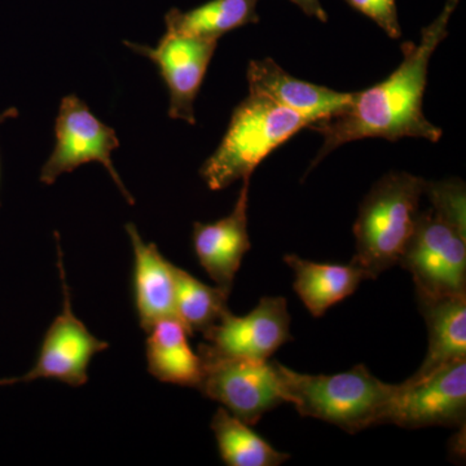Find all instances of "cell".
<instances>
[{
	"instance_id": "6da1fadb",
	"label": "cell",
	"mask_w": 466,
	"mask_h": 466,
	"mask_svg": "<svg viewBox=\"0 0 466 466\" xmlns=\"http://www.w3.org/2000/svg\"><path fill=\"white\" fill-rule=\"evenodd\" d=\"M459 0H449L440 16L425 27L420 41L401 46L403 61L385 81L354 92L351 103L341 112L309 125L323 137V146L311 168L343 144L381 137L395 140L416 137L440 142L443 131L426 119L422 101L431 58L449 35V23Z\"/></svg>"
},
{
	"instance_id": "7a4b0ae2",
	"label": "cell",
	"mask_w": 466,
	"mask_h": 466,
	"mask_svg": "<svg viewBox=\"0 0 466 466\" xmlns=\"http://www.w3.org/2000/svg\"><path fill=\"white\" fill-rule=\"evenodd\" d=\"M285 400L300 416L329 422L355 434L370 426L388 424L400 390L377 379L363 364L337 375H309L278 361Z\"/></svg>"
},
{
	"instance_id": "3957f363",
	"label": "cell",
	"mask_w": 466,
	"mask_h": 466,
	"mask_svg": "<svg viewBox=\"0 0 466 466\" xmlns=\"http://www.w3.org/2000/svg\"><path fill=\"white\" fill-rule=\"evenodd\" d=\"M312 124L308 116L249 91L247 99L233 110L219 147L202 165L201 177L211 191L250 179L267 156Z\"/></svg>"
},
{
	"instance_id": "277c9868",
	"label": "cell",
	"mask_w": 466,
	"mask_h": 466,
	"mask_svg": "<svg viewBox=\"0 0 466 466\" xmlns=\"http://www.w3.org/2000/svg\"><path fill=\"white\" fill-rule=\"evenodd\" d=\"M426 180L406 171H391L370 188L354 225V260L368 279L400 265L415 232Z\"/></svg>"
},
{
	"instance_id": "5b68a950",
	"label": "cell",
	"mask_w": 466,
	"mask_h": 466,
	"mask_svg": "<svg viewBox=\"0 0 466 466\" xmlns=\"http://www.w3.org/2000/svg\"><path fill=\"white\" fill-rule=\"evenodd\" d=\"M55 238H56L57 248V268L60 272L61 289H63V309L46 332L36 363L32 370L21 377L0 379V386L45 379L56 380L72 388H79L88 381V367L92 358L109 348L108 342L101 341L94 336L88 328L73 314L63 250H61L57 232H55Z\"/></svg>"
},
{
	"instance_id": "8992f818",
	"label": "cell",
	"mask_w": 466,
	"mask_h": 466,
	"mask_svg": "<svg viewBox=\"0 0 466 466\" xmlns=\"http://www.w3.org/2000/svg\"><path fill=\"white\" fill-rule=\"evenodd\" d=\"M119 147L116 131L103 124L76 95L61 99L55 121V147L43 165L39 180L51 186L60 175L72 173L88 162H100L108 171L113 182L130 205L133 195L126 188L113 165L112 152Z\"/></svg>"
},
{
	"instance_id": "52a82bcc",
	"label": "cell",
	"mask_w": 466,
	"mask_h": 466,
	"mask_svg": "<svg viewBox=\"0 0 466 466\" xmlns=\"http://www.w3.org/2000/svg\"><path fill=\"white\" fill-rule=\"evenodd\" d=\"M400 265L412 275L417 294H466V238L431 208L420 213Z\"/></svg>"
},
{
	"instance_id": "ba28073f",
	"label": "cell",
	"mask_w": 466,
	"mask_h": 466,
	"mask_svg": "<svg viewBox=\"0 0 466 466\" xmlns=\"http://www.w3.org/2000/svg\"><path fill=\"white\" fill-rule=\"evenodd\" d=\"M204 368L198 390L245 424H258L267 412L287 403L278 361L223 359Z\"/></svg>"
},
{
	"instance_id": "9c48e42d",
	"label": "cell",
	"mask_w": 466,
	"mask_h": 466,
	"mask_svg": "<svg viewBox=\"0 0 466 466\" xmlns=\"http://www.w3.org/2000/svg\"><path fill=\"white\" fill-rule=\"evenodd\" d=\"M204 337L207 342L198 349L202 363L223 359L268 360L293 339L288 300L284 297H262L245 317L228 311Z\"/></svg>"
},
{
	"instance_id": "30bf717a",
	"label": "cell",
	"mask_w": 466,
	"mask_h": 466,
	"mask_svg": "<svg viewBox=\"0 0 466 466\" xmlns=\"http://www.w3.org/2000/svg\"><path fill=\"white\" fill-rule=\"evenodd\" d=\"M135 54L157 66L168 91V116L196 125L195 101L218 47V39L167 30L156 47L125 42Z\"/></svg>"
},
{
	"instance_id": "8fae6325",
	"label": "cell",
	"mask_w": 466,
	"mask_h": 466,
	"mask_svg": "<svg viewBox=\"0 0 466 466\" xmlns=\"http://www.w3.org/2000/svg\"><path fill=\"white\" fill-rule=\"evenodd\" d=\"M466 419V359L453 361L420 380L400 383L388 424L403 429L464 426Z\"/></svg>"
},
{
	"instance_id": "7c38bea8",
	"label": "cell",
	"mask_w": 466,
	"mask_h": 466,
	"mask_svg": "<svg viewBox=\"0 0 466 466\" xmlns=\"http://www.w3.org/2000/svg\"><path fill=\"white\" fill-rule=\"evenodd\" d=\"M242 182L238 201L228 216L214 223L193 225L196 257L211 280L227 294H231L236 274L251 247L248 232L250 179Z\"/></svg>"
},
{
	"instance_id": "4fadbf2b",
	"label": "cell",
	"mask_w": 466,
	"mask_h": 466,
	"mask_svg": "<svg viewBox=\"0 0 466 466\" xmlns=\"http://www.w3.org/2000/svg\"><path fill=\"white\" fill-rule=\"evenodd\" d=\"M249 91L263 95L279 106L318 122L341 112L354 97V92L334 91L300 81L285 72L272 58L250 61L247 72Z\"/></svg>"
},
{
	"instance_id": "5bb4252c",
	"label": "cell",
	"mask_w": 466,
	"mask_h": 466,
	"mask_svg": "<svg viewBox=\"0 0 466 466\" xmlns=\"http://www.w3.org/2000/svg\"><path fill=\"white\" fill-rule=\"evenodd\" d=\"M125 228L134 250L135 309L140 327L147 332L161 319L177 318L174 265L159 253L156 244L143 240L133 223Z\"/></svg>"
},
{
	"instance_id": "9a60e30c",
	"label": "cell",
	"mask_w": 466,
	"mask_h": 466,
	"mask_svg": "<svg viewBox=\"0 0 466 466\" xmlns=\"http://www.w3.org/2000/svg\"><path fill=\"white\" fill-rule=\"evenodd\" d=\"M428 325V354L410 380H420L453 361L466 359V294L428 297L417 294Z\"/></svg>"
},
{
	"instance_id": "2e32d148",
	"label": "cell",
	"mask_w": 466,
	"mask_h": 466,
	"mask_svg": "<svg viewBox=\"0 0 466 466\" xmlns=\"http://www.w3.org/2000/svg\"><path fill=\"white\" fill-rule=\"evenodd\" d=\"M147 366L158 381L198 389L204 377V363L193 351L188 333L177 318L156 321L147 330Z\"/></svg>"
},
{
	"instance_id": "e0dca14e",
	"label": "cell",
	"mask_w": 466,
	"mask_h": 466,
	"mask_svg": "<svg viewBox=\"0 0 466 466\" xmlns=\"http://www.w3.org/2000/svg\"><path fill=\"white\" fill-rule=\"evenodd\" d=\"M294 272V290L314 318H321L333 305L348 299L367 272L354 260L349 265H329L299 258L296 254L284 257Z\"/></svg>"
},
{
	"instance_id": "ac0fdd59",
	"label": "cell",
	"mask_w": 466,
	"mask_h": 466,
	"mask_svg": "<svg viewBox=\"0 0 466 466\" xmlns=\"http://www.w3.org/2000/svg\"><path fill=\"white\" fill-rule=\"evenodd\" d=\"M257 5L258 0H210L191 11L170 9L165 24L171 32L219 41L232 30L258 23Z\"/></svg>"
},
{
	"instance_id": "d6986e66",
	"label": "cell",
	"mask_w": 466,
	"mask_h": 466,
	"mask_svg": "<svg viewBox=\"0 0 466 466\" xmlns=\"http://www.w3.org/2000/svg\"><path fill=\"white\" fill-rule=\"evenodd\" d=\"M211 431L216 435L218 450L228 466H279L290 459L288 453L275 450L250 425L219 408L211 419Z\"/></svg>"
},
{
	"instance_id": "ffe728a7",
	"label": "cell",
	"mask_w": 466,
	"mask_h": 466,
	"mask_svg": "<svg viewBox=\"0 0 466 466\" xmlns=\"http://www.w3.org/2000/svg\"><path fill=\"white\" fill-rule=\"evenodd\" d=\"M174 279L177 318L191 337L195 333H207L229 311V294L219 287H208L177 266H174Z\"/></svg>"
},
{
	"instance_id": "44dd1931",
	"label": "cell",
	"mask_w": 466,
	"mask_h": 466,
	"mask_svg": "<svg viewBox=\"0 0 466 466\" xmlns=\"http://www.w3.org/2000/svg\"><path fill=\"white\" fill-rule=\"evenodd\" d=\"M425 195L431 198V210L459 235L466 238V191L461 180L426 182Z\"/></svg>"
},
{
	"instance_id": "7402d4cb",
	"label": "cell",
	"mask_w": 466,
	"mask_h": 466,
	"mask_svg": "<svg viewBox=\"0 0 466 466\" xmlns=\"http://www.w3.org/2000/svg\"><path fill=\"white\" fill-rule=\"evenodd\" d=\"M357 11L375 21L390 38H400L401 29L395 0H348Z\"/></svg>"
},
{
	"instance_id": "603a6c76",
	"label": "cell",
	"mask_w": 466,
	"mask_h": 466,
	"mask_svg": "<svg viewBox=\"0 0 466 466\" xmlns=\"http://www.w3.org/2000/svg\"><path fill=\"white\" fill-rule=\"evenodd\" d=\"M290 2L299 5L309 16L317 17L321 23H327L328 15L321 5L320 0H290Z\"/></svg>"
},
{
	"instance_id": "cb8c5ba5",
	"label": "cell",
	"mask_w": 466,
	"mask_h": 466,
	"mask_svg": "<svg viewBox=\"0 0 466 466\" xmlns=\"http://www.w3.org/2000/svg\"><path fill=\"white\" fill-rule=\"evenodd\" d=\"M17 116L18 109L15 108V106H11V108L5 109V112L0 113V125L7 121V119L17 118ZM0 180H2V161H0Z\"/></svg>"
}]
</instances>
